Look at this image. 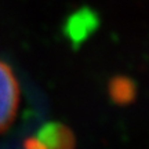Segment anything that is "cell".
I'll use <instances>...</instances> for the list:
<instances>
[{"mask_svg":"<svg viewBox=\"0 0 149 149\" xmlns=\"http://www.w3.org/2000/svg\"><path fill=\"white\" fill-rule=\"evenodd\" d=\"M109 95L116 104L126 105L135 98V86L127 77H115L109 83Z\"/></svg>","mask_w":149,"mask_h":149,"instance_id":"obj_3","label":"cell"},{"mask_svg":"<svg viewBox=\"0 0 149 149\" xmlns=\"http://www.w3.org/2000/svg\"><path fill=\"white\" fill-rule=\"evenodd\" d=\"M19 107V84L8 65L0 61V134L14 123Z\"/></svg>","mask_w":149,"mask_h":149,"instance_id":"obj_1","label":"cell"},{"mask_svg":"<svg viewBox=\"0 0 149 149\" xmlns=\"http://www.w3.org/2000/svg\"><path fill=\"white\" fill-rule=\"evenodd\" d=\"M24 149H43L42 144L35 138V135L33 137H29V138L24 142Z\"/></svg>","mask_w":149,"mask_h":149,"instance_id":"obj_4","label":"cell"},{"mask_svg":"<svg viewBox=\"0 0 149 149\" xmlns=\"http://www.w3.org/2000/svg\"><path fill=\"white\" fill-rule=\"evenodd\" d=\"M35 138L42 144L43 149H74V135L69 127L58 122L43 124Z\"/></svg>","mask_w":149,"mask_h":149,"instance_id":"obj_2","label":"cell"}]
</instances>
